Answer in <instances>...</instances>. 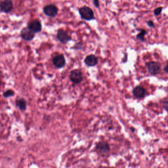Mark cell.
<instances>
[{
  "mask_svg": "<svg viewBox=\"0 0 168 168\" xmlns=\"http://www.w3.org/2000/svg\"><path fill=\"white\" fill-rule=\"evenodd\" d=\"M13 3L11 1L5 0L1 1L0 9H1V11L2 13H9L10 11H11V10H13Z\"/></svg>",
  "mask_w": 168,
  "mask_h": 168,
  "instance_id": "obj_8",
  "label": "cell"
},
{
  "mask_svg": "<svg viewBox=\"0 0 168 168\" xmlns=\"http://www.w3.org/2000/svg\"><path fill=\"white\" fill-rule=\"evenodd\" d=\"M146 31L144 29H141L140 30V33L137 34V40H140V41L143 42L145 41V36L146 35Z\"/></svg>",
  "mask_w": 168,
  "mask_h": 168,
  "instance_id": "obj_14",
  "label": "cell"
},
{
  "mask_svg": "<svg viewBox=\"0 0 168 168\" xmlns=\"http://www.w3.org/2000/svg\"><path fill=\"white\" fill-rule=\"evenodd\" d=\"M43 13L47 16L55 17L58 14V8L54 4H47L43 8Z\"/></svg>",
  "mask_w": 168,
  "mask_h": 168,
  "instance_id": "obj_4",
  "label": "cell"
},
{
  "mask_svg": "<svg viewBox=\"0 0 168 168\" xmlns=\"http://www.w3.org/2000/svg\"><path fill=\"white\" fill-rule=\"evenodd\" d=\"M84 63L88 67H94L97 65L98 60L97 57L94 54H89L85 58Z\"/></svg>",
  "mask_w": 168,
  "mask_h": 168,
  "instance_id": "obj_10",
  "label": "cell"
},
{
  "mask_svg": "<svg viewBox=\"0 0 168 168\" xmlns=\"http://www.w3.org/2000/svg\"><path fill=\"white\" fill-rule=\"evenodd\" d=\"M28 27L35 33H38L42 31V23L38 20H34L28 23Z\"/></svg>",
  "mask_w": 168,
  "mask_h": 168,
  "instance_id": "obj_9",
  "label": "cell"
},
{
  "mask_svg": "<svg viewBox=\"0 0 168 168\" xmlns=\"http://www.w3.org/2000/svg\"><path fill=\"white\" fill-rule=\"evenodd\" d=\"M57 38L60 43L64 45L67 44L72 40V37L69 35L68 32L62 29H59L57 31Z\"/></svg>",
  "mask_w": 168,
  "mask_h": 168,
  "instance_id": "obj_5",
  "label": "cell"
},
{
  "mask_svg": "<svg viewBox=\"0 0 168 168\" xmlns=\"http://www.w3.org/2000/svg\"><path fill=\"white\" fill-rule=\"evenodd\" d=\"M53 64L57 68L61 69L65 66L66 61L65 58L63 54H58L53 57Z\"/></svg>",
  "mask_w": 168,
  "mask_h": 168,
  "instance_id": "obj_7",
  "label": "cell"
},
{
  "mask_svg": "<svg viewBox=\"0 0 168 168\" xmlns=\"http://www.w3.org/2000/svg\"><path fill=\"white\" fill-rule=\"evenodd\" d=\"M84 44L81 42H79L78 43H75V45L74 46L72 49H75V50H81L83 49Z\"/></svg>",
  "mask_w": 168,
  "mask_h": 168,
  "instance_id": "obj_16",
  "label": "cell"
},
{
  "mask_svg": "<svg viewBox=\"0 0 168 168\" xmlns=\"http://www.w3.org/2000/svg\"><path fill=\"white\" fill-rule=\"evenodd\" d=\"M14 94L15 93L13 90H11V89H8L4 92L3 96L6 98H7L11 97L14 96Z\"/></svg>",
  "mask_w": 168,
  "mask_h": 168,
  "instance_id": "obj_15",
  "label": "cell"
},
{
  "mask_svg": "<svg viewBox=\"0 0 168 168\" xmlns=\"http://www.w3.org/2000/svg\"><path fill=\"white\" fill-rule=\"evenodd\" d=\"M69 77L71 81L75 84H79L83 80L82 72L78 69H73L71 71Z\"/></svg>",
  "mask_w": 168,
  "mask_h": 168,
  "instance_id": "obj_3",
  "label": "cell"
},
{
  "mask_svg": "<svg viewBox=\"0 0 168 168\" xmlns=\"http://www.w3.org/2000/svg\"><path fill=\"white\" fill-rule=\"evenodd\" d=\"M162 7H158L157 8L155 9L154 10V13L156 16H158L161 13V12L162 11Z\"/></svg>",
  "mask_w": 168,
  "mask_h": 168,
  "instance_id": "obj_17",
  "label": "cell"
},
{
  "mask_svg": "<svg viewBox=\"0 0 168 168\" xmlns=\"http://www.w3.org/2000/svg\"><path fill=\"white\" fill-rule=\"evenodd\" d=\"M20 36L24 40L31 41L35 38V33L30 29L28 27H26L21 30Z\"/></svg>",
  "mask_w": 168,
  "mask_h": 168,
  "instance_id": "obj_6",
  "label": "cell"
},
{
  "mask_svg": "<svg viewBox=\"0 0 168 168\" xmlns=\"http://www.w3.org/2000/svg\"><path fill=\"white\" fill-rule=\"evenodd\" d=\"M97 149L100 152L106 153L110 150V146L105 142H101L97 146Z\"/></svg>",
  "mask_w": 168,
  "mask_h": 168,
  "instance_id": "obj_12",
  "label": "cell"
},
{
  "mask_svg": "<svg viewBox=\"0 0 168 168\" xmlns=\"http://www.w3.org/2000/svg\"><path fill=\"white\" fill-rule=\"evenodd\" d=\"M93 4H94V6L97 8H99L100 7V3H99V1H98V0L93 1Z\"/></svg>",
  "mask_w": 168,
  "mask_h": 168,
  "instance_id": "obj_19",
  "label": "cell"
},
{
  "mask_svg": "<svg viewBox=\"0 0 168 168\" xmlns=\"http://www.w3.org/2000/svg\"><path fill=\"white\" fill-rule=\"evenodd\" d=\"M147 25H149V26L150 27H154V23L153 21L152 20H149V21H147Z\"/></svg>",
  "mask_w": 168,
  "mask_h": 168,
  "instance_id": "obj_20",
  "label": "cell"
},
{
  "mask_svg": "<svg viewBox=\"0 0 168 168\" xmlns=\"http://www.w3.org/2000/svg\"><path fill=\"white\" fill-rule=\"evenodd\" d=\"M164 70L166 72H167L168 74V65L166 66L165 68H164Z\"/></svg>",
  "mask_w": 168,
  "mask_h": 168,
  "instance_id": "obj_21",
  "label": "cell"
},
{
  "mask_svg": "<svg viewBox=\"0 0 168 168\" xmlns=\"http://www.w3.org/2000/svg\"><path fill=\"white\" fill-rule=\"evenodd\" d=\"M15 104L17 107H18L20 110L22 111H24L26 110L27 104L26 101L23 98L17 99L15 101Z\"/></svg>",
  "mask_w": 168,
  "mask_h": 168,
  "instance_id": "obj_13",
  "label": "cell"
},
{
  "mask_svg": "<svg viewBox=\"0 0 168 168\" xmlns=\"http://www.w3.org/2000/svg\"><path fill=\"white\" fill-rule=\"evenodd\" d=\"M78 11L81 17L83 19L87 21H90L95 19L94 11L89 7L86 6L81 7L79 8Z\"/></svg>",
  "mask_w": 168,
  "mask_h": 168,
  "instance_id": "obj_1",
  "label": "cell"
},
{
  "mask_svg": "<svg viewBox=\"0 0 168 168\" xmlns=\"http://www.w3.org/2000/svg\"><path fill=\"white\" fill-rule=\"evenodd\" d=\"M133 94L135 97L137 98H143L146 95V89L142 86H137L134 88L133 90Z\"/></svg>",
  "mask_w": 168,
  "mask_h": 168,
  "instance_id": "obj_11",
  "label": "cell"
},
{
  "mask_svg": "<svg viewBox=\"0 0 168 168\" xmlns=\"http://www.w3.org/2000/svg\"><path fill=\"white\" fill-rule=\"evenodd\" d=\"M163 107L164 108V109H165L166 111H168V101H164L163 103Z\"/></svg>",
  "mask_w": 168,
  "mask_h": 168,
  "instance_id": "obj_18",
  "label": "cell"
},
{
  "mask_svg": "<svg viewBox=\"0 0 168 168\" xmlns=\"http://www.w3.org/2000/svg\"><path fill=\"white\" fill-rule=\"evenodd\" d=\"M149 72L152 75H156L159 74L161 72V64L159 62L151 61L146 63Z\"/></svg>",
  "mask_w": 168,
  "mask_h": 168,
  "instance_id": "obj_2",
  "label": "cell"
}]
</instances>
